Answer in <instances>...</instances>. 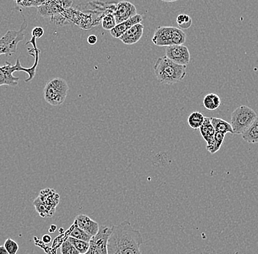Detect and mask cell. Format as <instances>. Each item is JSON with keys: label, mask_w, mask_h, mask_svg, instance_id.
I'll return each mask as SVG.
<instances>
[{"label": "cell", "mask_w": 258, "mask_h": 254, "mask_svg": "<svg viewBox=\"0 0 258 254\" xmlns=\"http://www.w3.org/2000/svg\"><path fill=\"white\" fill-rule=\"evenodd\" d=\"M143 236L139 230L135 229L130 222H121L112 227L107 242L108 254H143Z\"/></svg>", "instance_id": "6da1fadb"}, {"label": "cell", "mask_w": 258, "mask_h": 254, "mask_svg": "<svg viewBox=\"0 0 258 254\" xmlns=\"http://www.w3.org/2000/svg\"><path fill=\"white\" fill-rule=\"evenodd\" d=\"M153 69L158 81L164 84L178 83L186 75V66L177 65L165 56L157 59Z\"/></svg>", "instance_id": "7a4b0ae2"}, {"label": "cell", "mask_w": 258, "mask_h": 254, "mask_svg": "<svg viewBox=\"0 0 258 254\" xmlns=\"http://www.w3.org/2000/svg\"><path fill=\"white\" fill-rule=\"evenodd\" d=\"M186 40V35L177 27H159L155 30L152 42L157 46H181Z\"/></svg>", "instance_id": "3957f363"}, {"label": "cell", "mask_w": 258, "mask_h": 254, "mask_svg": "<svg viewBox=\"0 0 258 254\" xmlns=\"http://www.w3.org/2000/svg\"><path fill=\"white\" fill-rule=\"evenodd\" d=\"M69 87L62 78H51L45 85L43 96L45 101L53 107L63 104L69 93Z\"/></svg>", "instance_id": "277c9868"}, {"label": "cell", "mask_w": 258, "mask_h": 254, "mask_svg": "<svg viewBox=\"0 0 258 254\" xmlns=\"http://www.w3.org/2000/svg\"><path fill=\"white\" fill-rule=\"evenodd\" d=\"M16 71H24L28 74V78L25 80V82L31 81L36 73V69L33 67H22L21 65L20 59H16L15 65H12L10 62H6L3 66H0V87L3 85L10 87L17 86L19 83V77L14 76V73Z\"/></svg>", "instance_id": "5b68a950"}, {"label": "cell", "mask_w": 258, "mask_h": 254, "mask_svg": "<svg viewBox=\"0 0 258 254\" xmlns=\"http://www.w3.org/2000/svg\"><path fill=\"white\" fill-rule=\"evenodd\" d=\"M256 112L247 106H241L233 111L231 125L234 134H242L257 118Z\"/></svg>", "instance_id": "8992f818"}, {"label": "cell", "mask_w": 258, "mask_h": 254, "mask_svg": "<svg viewBox=\"0 0 258 254\" xmlns=\"http://www.w3.org/2000/svg\"><path fill=\"white\" fill-rule=\"evenodd\" d=\"M21 26L20 30L18 31L9 30L8 33L0 39V56L11 55L17 51V46L19 42L24 39V32L27 30L28 22L24 18Z\"/></svg>", "instance_id": "52a82bcc"}, {"label": "cell", "mask_w": 258, "mask_h": 254, "mask_svg": "<svg viewBox=\"0 0 258 254\" xmlns=\"http://www.w3.org/2000/svg\"><path fill=\"white\" fill-rule=\"evenodd\" d=\"M112 228L106 226H100L99 231L90 242V249L85 254H108L107 242Z\"/></svg>", "instance_id": "ba28073f"}, {"label": "cell", "mask_w": 258, "mask_h": 254, "mask_svg": "<svg viewBox=\"0 0 258 254\" xmlns=\"http://www.w3.org/2000/svg\"><path fill=\"white\" fill-rule=\"evenodd\" d=\"M165 57L177 65L185 66L189 63L191 59L189 50L183 45L167 46L165 50Z\"/></svg>", "instance_id": "9c48e42d"}, {"label": "cell", "mask_w": 258, "mask_h": 254, "mask_svg": "<svg viewBox=\"0 0 258 254\" xmlns=\"http://www.w3.org/2000/svg\"><path fill=\"white\" fill-rule=\"evenodd\" d=\"M113 15L115 18L116 23L119 25L137 15V11L136 7L132 3L122 1L116 6Z\"/></svg>", "instance_id": "30bf717a"}, {"label": "cell", "mask_w": 258, "mask_h": 254, "mask_svg": "<svg viewBox=\"0 0 258 254\" xmlns=\"http://www.w3.org/2000/svg\"><path fill=\"white\" fill-rule=\"evenodd\" d=\"M38 197L47 207L51 216H53L56 213V207L59 205V199H60L59 194L56 192L55 190L46 189L40 191Z\"/></svg>", "instance_id": "8fae6325"}, {"label": "cell", "mask_w": 258, "mask_h": 254, "mask_svg": "<svg viewBox=\"0 0 258 254\" xmlns=\"http://www.w3.org/2000/svg\"><path fill=\"white\" fill-rule=\"evenodd\" d=\"M74 223L80 229L83 230L90 237H94L99 231L100 226L98 223L92 220L88 215H84V214L77 215Z\"/></svg>", "instance_id": "7c38bea8"}, {"label": "cell", "mask_w": 258, "mask_h": 254, "mask_svg": "<svg viewBox=\"0 0 258 254\" xmlns=\"http://www.w3.org/2000/svg\"><path fill=\"white\" fill-rule=\"evenodd\" d=\"M38 9V14L42 17H55L64 11L63 2L44 1Z\"/></svg>", "instance_id": "4fadbf2b"}, {"label": "cell", "mask_w": 258, "mask_h": 254, "mask_svg": "<svg viewBox=\"0 0 258 254\" xmlns=\"http://www.w3.org/2000/svg\"><path fill=\"white\" fill-rule=\"evenodd\" d=\"M144 25L137 24L129 29L126 33H124L119 39L126 45H133L141 39L144 33Z\"/></svg>", "instance_id": "5bb4252c"}, {"label": "cell", "mask_w": 258, "mask_h": 254, "mask_svg": "<svg viewBox=\"0 0 258 254\" xmlns=\"http://www.w3.org/2000/svg\"><path fill=\"white\" fill-rule=\"evenodd\" d=\"M143 17L140 14H137L135 17L131 18L128 20L117 25L114 29L110 31L111 35L114 38H120L124 33H126L129 29L133 26L140 24L143 21Z\"/></svg>", "instance_id": "9a60e30c"}, {"label": "cell", "mask_w": 258, "mask_h": 254, "mask_svg": "<svg viewBox=\"0 0 258 254\" xmlns=\"http://www.w3.org/2000/svg\"><path fill=\"white\" fill-rule=\"evenodd\" d=\"M200 131L203 139L206 141V147L208 150H211L213 147L214 141V136H215L216 131L211 124V118L210 117H206L205 118L204 123L200 128Z\"/></svg>", "instance_id": "2e32d148"}, {"label": "cell", "mask_w": 258, "mask_h": 254, "mask_svg": "<svg viewBox=\"0 0 258 254\" xmlns=\"http://www.w3.org/2000/svg\"><path fill=\"white\" fill-rule=\"evenodd\" d=\"M242 138L249 144L258 143V116L249 128L242 133Z\"/></svg>", "instance_id": "e0dca14e"}, {"label": "cell", "mask_w": 258, "mask_h": 254, "mask_svg": "<svg viewBox=\"0 0 258 254\" xmlns=\"http://www.w3.org/2000/svg\"><path fill=\"white\" fill-rule=\"evenodd\" d=\"M211 124L217 133H222L226 134L227 133L234 134L233 128L230 123L221 118L211 117Z\"/></svg>", "instance_id": "ac0fdd59"}, {"label": "cell", "mask_w": 258, "mask_h": 254, "mask_svg": "<svg viewBox=\"0 0 258 254\" xmlns=\"http://www.w3.org/2000/svg\"><path fill=\"white\" fill-rule=\"evenodd\" d=\"M221 99L219 96L215 93H210L206 95L203 99V105L209 111H214L220 107Z\"/></svg>", "instance_id": "d6986e66"}, {"label": "cell", "mask_w": 258, "mask_h": 254, "mask_svg": "<svg viewBox=\"0 0 258 254\" xmlns=\"http://www.w3.org/2000/svg\"><path fill=\"white\" fill-rule=\"evenodd\" d=\"M205 117L199 112H194L188 117V124L194 130L200 129L204 123Z\"/></svg>", "instance_id": "ffe728a7"}, {"label": "cell", "mask_w": 258, "mask_h": 254, "mask_svg": "<svg viewBox=\"0 0 258 254\" xmlns=\"http://www.w3.org/2000/svg\"><path fill=\"white\" fill-rule=\"evenodd\" d=\"M69 237H74L75 238V239H80V240H83L88 242H90L92 239V237L88 235L83 230L80 229L74 222V224H73L72 227H71Z\"/></svg>", "instance_id": "44dd1931"}, {"label": "cell", "mask_w": 258, "mask_h": 254, "mask_svg": "<svg viewBox=\"0 0 258 254\" xmlns=\"http://www.w3.org/2000/svg\"><path fill=\"white\" fill-rule=\"evenodd\" d=\"M67 239L75 247V248L78 250L80 254L86 253L90 249V242L75 239V238L72 237H69Z\"/></svg>", "instance_id": "7402d4cb"}, {"label": "cell", "mask_w": 258, "mask_h": 254, "mask_svg": "<svg viewBox=\"0 0 258 254\" xmlns=\"http://www.w3.org/2000/svg\"><path fill=\"white\" fill-rule=\"evenodd\" d=\"M33 205L36 210L37 213L39 214L42 218H51V215L48 211L47 207L42 202L39 197H37L33 202Z\"/></svg>", "instance_id": "603a6c76"}, {"label": "cell", "mask_w": 258, "mask_h": 254, "mask_svg": "<svg viewBox=\"0 0 258 254\" xmlns=\"http://www.w3.org/2000/svg\"><path fill=\"white\" fill-rule=\"evenodd\" d=\"M177 25L180 30H188L192 25V19L188 15L180 14L176 19Z\"/></svg>", "instance_id": "cb8c5ba5"}, {"label": "cell", "mask_w": 258, "mask_h": 254, "mask_svg": "<svg viewBox=\"0 0 258 254\" xmlns=\"http://www.w3.org/2000/svg\"><path fill=\"white\" fill-rule=\"evenodd\" d=\"M102 27L106 30H111L114 29L117 26L116 23L115 18H114L113 14H107L102 18Z\"/></svg>", "instance_id": "d4e9b609"}, {"label": "cell", "mask_w": 258, "mask_h": 254, "mask_svg": "<svg viewBox=\"0 0 258 254\" xmlns=\"http://www.w3.org/2000/svg\"><path fill=\"white\" fill-rule=\"evenodd\" d=\"M225 137V134H224V133H217L216 132L215 136H214V144H213V147L211 148V150L209 151L210 153H216L220 149L222 144H223Z\"/></svg>", "instance_id": "484cf974"}, {"label": "cell", "mask_w": 258, "mask_h": 254, "mask_svg": "<svg viewBox=\"0 0 258 254\" xmlns=\"http://www.w3.org/2000/svg\"><path fill=\"white\" fill-rule=\"evenodd\" d=\"M61 254H80L68 239L62 242L60 247Z\"/></svg>", "instance_id": "4316f807"}, {"label": "cell", "mask_w": 258, "mask_h": 254, "mask_svg": "<svg viewBox=\"0 0 258 254\" xmlns=\"http://www.w3.org/2000/svg\"><path fill=\"white\" fill-rule=\"evenodd\" d=\"M5 247L8 250L9 254H16L19 249V246L17 242L11 238H8L4 243Z\"/></svg>", "instance_id": "83f0119b"}, {"label": "cell", "mask_w": 258, "mask_h": 254, "mask_svg": "<svg viewBox=\"0 0 258 254\" xmlns=\"http://www.w3.org/2000/svg\"><path fill=\"white\" fill-rule=\"evenodd\" d=\"M44 1H28V0H25V1H16V5L18 6H21L22 8H32V7H40Z\"/></svg>", "instance_id": "f1b7e54d"}, {"label": "cell", "mask_w": 258, "mask_h": 254, "mask_svg": "<svg viewBox=\"0 0 258 254\" xmlns=\"http://www.w3.org/2000/svg\"><path fill=\"white\" fill-rule=\"evenodd\" d=\"M43 34H44V30H43L42 27H36L32 30V37H34V38L38 39V38H41V37L43 36Z\"/></svg>", "instance_id": "f546056e"}, {"label": "cell", "mask_w": 258, "mask_h": 254, "mask_svg": "<svg viewBox=\"0 0 258 254\" xmlns=\"http://www.w3.org/2000/svg\"><path fill=\"white\" fill-rule=\"evenodd\" d=\"M98 41V38H97L96 35H91L88 38V42L89 44L90 45H95Z\"/></svg>", "instance_id": "4dcf8cb0"}, {"label": "cell", "mask_w": 258, "mask_h": 254, "mask_svg": "<svg viewBox=\"0 0 258 254\" xmlns=\"http://www.w3.org/2000/svg\"><path fill=\"white\" fill-rule=\"evenodd\" d=\"M51 237H50L49 235H48V234H46V235H44L43 237V242H45L46 244L49 243L50 242H51Z\"/></svg>", "instance_id": "1f68e13d"}, {"label": "cell", "mask_w": 258, "mask_h": 254, "mask_svg": "<svg viewBox=\"0 0 258 254\" xmlns=\"http://www.w3.org/2000/svg\"><path fill=\"white\" fill-rule=\"evenodd\" d=\"M0 254H9L5 246H0Z\"/></svg>", "instance_id": "d6a6232c"}]
</instances>
